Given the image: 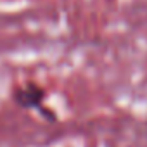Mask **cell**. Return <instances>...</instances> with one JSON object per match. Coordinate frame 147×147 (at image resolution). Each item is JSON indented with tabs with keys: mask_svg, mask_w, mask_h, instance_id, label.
<instances>
[{
	"mask_svg": "<svg viewBox=\"0 0 147 147\" xmlns=\"http://www.w3.org/2000/svg\"><path fill=\"white\" fill-rule=\"evenodd\" d=\"M43 99H45V90L42 87L35 85V83H28L26 87H19L14 92V102L19 107H23V109H36V111H40L42 116L54 121L55 116L52 114V111H45L42 107Z\"/></svg>",
	"mask_w": 147,
	"mask_h": 147,
	"instance_id": "cell-1",
	"label": "cell"
}]
</instances>
